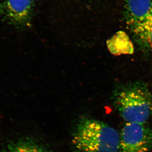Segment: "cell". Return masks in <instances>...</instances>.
Segmentation results:
<instances>
[{
    "label": "cell",
    "mask_w": 152,
    "mask_h": 152,
    "mask_svg": "<svg viewBox=\"0 0 152 152\" xmlns=\"http://www.w3.org/2000/svg\"><path fill=\"white\" fill-rule=\"evenodd\" d=\"M112 100L126 123L145 124L152 117V92L143 82L119 85L113 91Z\"/></svg>",
    "instance_id": "cell-1"
},
{
    "label": "cell",
    "mask_w": 152,
    "mask_h": 152,
    "mask_svg": "<svg viewBox=\"0 0 152 152\" xmlns=\"http://www.w3.org/2000/svg\"><path fill=\"white\" fill-rule=\"evenodd\" d=\"M120 135L101 121L84 118L77 123L72 142L77 152H118Z\"/></svg>",
    "instance_id": "cell-2"
},
{
    "label": "cell",
    "mask_w": 152,
    "mask_h": 152,
    "mask_svg": "<svg viewBox=\"0 0 152 152\" xmlns=\"http://www.w3.org/2000/svg\"><path fill=\"white\" fill-rule=\"evenodd\" d=\"M120 135V152H149L152 149V129L145 124L126 123Z\"/></svg>",
    "instance_id": "cell-3"
},
{
    "label": "cell",
    "mask_w": 152,
    "mask_h": 152,
    "mask_svg": "<svg viewBox=\"0 0 152 152\" xmlns=\"http://www.w3.org/2000/svg\"><path fill=\"white\" fill-rule=\"evenodd\" d=\"M33 0H4L0 2V18L18 28L29 24Z\"/></svg>",
    "instance_id": "cell-4"
},
{
    "label": "cell",
    "mask_w": 152,
    "mask_h": 152,
    "mask_svg": "<svg viewBox=\"0 0 152 152\" xmlns=\"http://www.w3.org/2000/svg\"><path fill=\"white\" fill-rule=\"evenodd\" d=\"M125 7L127 26L152 18V0H126Z\"/></svg>",
    "instance_id": "cell-5"
},
{
    "label": "cell",
    "mask_w": 152,
    "mask_h": 152,
    "mask_svg": "<svg viewBox=\"0 0 152 152\" xmlns=\"http://www.w3.org/2000/svg\"><path fill=\"white\" fill-rule=\"evenodd\" d=\"M134 40L142 52L152 50V18L146 21L127 26Z\"/></svg>",
    "instance_id": "cell-6"
},
{
    "label": "cell",
    "mask_w": 152,
    "mask_h": 152,
    "mask_svg": "<svg viewBox=\"0 0 152 152\" xmlns=\"http://www.w3.org/2000/svg\"><path fill=\"white\" fill-rule=\"evenodd\" d=\"M109 51L115 56L132 54L134 52V45L126 33L119 31L107 41Z\"/></svg>",
    "instance_id": "cell-7"
},
{
    "label": "cell",
    "mask_w": 152,
    "mask_h": 152,
    "mask_svg": "<svg viewBox=\"0 0 152 152\" xmlns=\"http://www.w3.org/2000/svg\"><path fill=\"white\" fill-rule=\"evenodd\" d=\"M3 152H49L42 144L34 139L22 138L10 142L4 149Z\"/></svg>",
    "instance_id": "cell-8"
},
{
    "label": "cell",
    "mask_w": 152,
    "mask_h": 152,
    "mask_svg": "<svg viewBox=\"0 0 152 152\" xmlns=\"http://www.w3.org/2000/svg\"><path fill=\"white\" fill-rule=\"evenodd\" d=\"M33 1H38V0H33Z\"/></svg>",
    "instance_id": "cell-9"
}]
</instances>
